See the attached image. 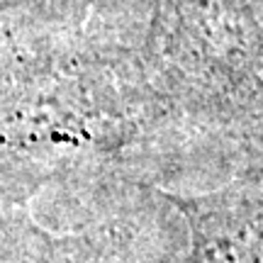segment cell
Segmentation results:
<instances>
[{
    "instance_id": "obj_2",
    "label": "cell",
    "mask_w": 263,
    "mask_h": 263,
    "mask_svg": "<svg viewBox=\"0 0 263 263\" xmlns=\"http://www.w3.org/2000/svg\"><path fill=\"white\" fill-rule=\"evenodd\" d=\"M163 197L188 224L180 263H263V166L205 195Z\"/></svg>"
},
{
    "instance_id": "obj_3",
    "label": "cell",
    "mask_w": 263,
    "mask_h": 263,
    "mask_svg": "<svg viewBox=\"0 0 263 263\" xmlns=\"http://www.w3.org/2000/svg\"><path fill=\"white\" fill-rule=\"evenodd\" d=\"M0 263H112L88 236H57L27 212L0 210Z\"/></svg>"
},
{
    "instance_id": "obj_1",
    "label": "cell",
    "mask_w": 263,
    "mask_h": 263,
    "mask_svg": "<svg viewBox=\"0 0 263 263\" xmlns=\"http://www.w3.org/2000/svg\"><path fill=\"white\" fill-rule=\"evenodd\" d=\"M151 90L197 122L263 137V20L254 0H159Z\"/></svg>"
}]
</instances>
